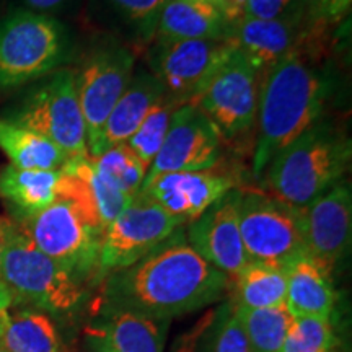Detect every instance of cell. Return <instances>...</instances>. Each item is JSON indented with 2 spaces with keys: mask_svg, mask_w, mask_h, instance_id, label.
<instances>
[{
  "mask_svg": "<svg viewBox=\"0 0 352 352\" xmlns=\"http://www.w3.org/2000/svg\"><path fill=\"white\" fill-rule=\"evenodd\" d=\"M230 277L202 259L188 243L184 228L101 284V307L171 321L219 302Z\"/></svg>",
  "mask_w": 352,
  "mask_h": 352,
  "instance_id": "cell-1",
  "label": "cell"
},
{
  "mask_svg": "<svg viewBox=\"0 0 352 352\" xmlns=\"http://www.w3.org/2000/svg\"><path fill=\"white\" fill-rule=\"evenodd\" d=\"M315 57L296 50L263 77L253 152V173L258 178L285 145L323 120L334 82Z\"/></svg>",
  "mask_w": 352,
  "mask_h": 352,
  "instance_id": "cell-2",
  "label": "cell"
},
{
  "mask_svg": "<svg viewBox=\"0 0 352 352\" xmlns=\"http://www.w3.org/2000/svg\"><path fill=\"white\" fill-rule=\"evenodd\" d=\"M351 157V139L323 118L272 158L266 168L270 195L290 208L305 209L341 182Z\"/></svg>",
  "mask_w": 352,
  "mask_h": 352,
  "instance_id": "cell-3",
  "label": "cell"
},
{
  "mask_svg": "<svg viewBox=\"0 0 352 352\" xmlns=\"http://www.w3.org/2000/svg\"><path fill=\"white\" fill-rule=\"evenodd\" d=\"M2 283L20 300L47 315L72 316L87 300L85 284L39 252L15 222L2 219Z\"/></svg>",
  "mask_w": 352,
  "mask_h": 352,
  "instance_id": "cell-4",
  "label": "cell"
},
{
  "mask_svg": "<svg viewBox=\"0 0 352 352\" xmlns=\"http://www.w3.org/2000/svg\"><path fill=\"white\" fill-rule=\"evenodd\" d=\"M69 51L64 26L33 10L0 20V90L39 80L64 63Z\"/></svg>",
  "mask_w": 352,
  "mask_h": 352,
  "instance_id": "cell-5",
  "label": "cell"
},
{
  "mask_svg": "<svg viewBox=\"0 0 352 352\" xmlns=\"http://www.w3.org/2000/svg\"><path fill=\"white\" fill-rule=\"evenodd\" d=\"M39 252L83 284L100 280L103 230L70 199H57L46 209L16 222Z\"/></svg>",
  "mask_w": 352,
  "mask_h": 352,
  "instance_id": "cell-6",
  "label": "cell"
},
{
  "mask_svg": "<svg viewBox=\"0 0 352 352\" xmlns=\"http://www.w3.org/2000/svg\"><path fill=\"white\" fill-rule=\"evenodd\" d=\"M7 114L16 122L50 139L72 158L88 155L85 121L78 101L77 70L56 69Z\"/></svg>",
  "mask_w": 352,
  "mask_h": 352,
  "instance_id": "cell-7",
  "label": "cell"
},
{
  "mask_svg": "<svg viewBox=\"0 0 352 352\" xmlns=\"http://www.w3.org/2000/svg\"><path fill=\"white\" fill-rule=\"evenodd\" d=\"M239 226L248 261L287 267L305 254L302 210L261 191L239 195Z\"/></svg>",
  "mask_w": 352,
  "mask_h": 352,
  "instance_id": "cell-8",
  "label": "cell"
},
{
  "mask_svg": "<svg viewBox=\"0 0 352 352\" xmlns=\"http://www.w3.org/2000/svg\"><path fill=\"white\" fill-rule=\"evenodd\" d=\"M261 82L259 70L232 50L192 103L208 114L222 140L239 139L256 124Z\"/></svg>",
  "mask_w": 352,
  "mask_h": 352,
  "instance_id": "cell-9",
  "label": "cell"
},
{
  "mask_svg": "<svg viewBox=\"0 0 352 352\" xmlns=\"http://www.w3.org/2000/svg\"><path fill=\"white\" fill-rule=\"evenodd\" d=\"M182 227H184L182 220L166 212L142 192L135 195L129 206L103 230L100 280L109 272L124 270L147 256Z\"/></svg>",
  "mask_w": 352,
  "mask_h": 352,
  "instance_id": "cell-10",
  "label": "cell"
},
{
  "mask_svg": "<svg viewBox=\"0 0 352 352\" xmlns=\"http://www.w3.org/2000/svg\"><path fill=\"white\" fill-rule=\"evenodd\" d=\"M135 56L120 44L100 46L77 70L78 101L85 121L88 157H95L107 120L134 76Z\"/></svg>",
  "mask_w": 352,
  "mask_h": 352,
  "instance_id": "cell-11",
  "label": "cell"
},
{
  "mask_svg": "<svg viewBox=\"0 0 352 352\" xmlns=\"http://www.w3.org/2000/svg\"><path fill=\"white\" fill-rule=\"evenodd\" d=\"M230 52L223 39H155L148 64L166 98L184 104L195 101Z\"/></svg>",
  "mask_w": 352,
  "mask_h": 352,
  "instance_id": "cell-12",
  "label": "cell"
},
{
  "mask_svg": "<svg viewBox=\"0 0 352 352\" xmlns=\"http://www.w3.org/2000/svg\"><path fill=\"white\" fill-rule=\"evenodd\" d=\"M220 153L222 138L217 127L197 104L184 103L175 109L164 144L148 166L144 183L158 175L214 168Z\"/></svg>",
  "mask_w": 352,
  "mask_h": 352,
  "instance_id": "cell-13",
  "label": "cell"
},
{
  "mask_svg": "<svg viewBox=\"0 0 352 352\" xmlns=\"http://www.w3.org/2000/svg\"><path fill=\"white\" fill-rule=\"evenodd\" d=\"M302 232L308 256L334 274L352 233V192L344 178L302 209Z\"/></svg>",
  "mask_w": 352,
  "mask_h": 352,
  "instance_id": "cell-14",
  "label": "cell"
},
{
  "mask_svg": "<svg viewBox=\"0 0 352 352\" xmlns=\"http://www.w3.org/2000/svg\"><path fill=\"white\" fill-rule=\"evenodd\" d=\"M239 188L232 189L199 217L186 223L184 230L189 246L230 279L248 263L239 226Z\"/></svg>",
  "mask_w": 352,
  "mask_h": 352,
  "instance_id": "cell-15",
  "label": "cell"
},
{
  "mask_svg": "<svg viewBox=\"0 0 352 352\" xmlns=\"http://www.w3.org/2000/svg\"><path fill=\"white\" fill-rule=\"evenodd\" d=\"M324 30L327 23H285L243 16L228 23L223 41L245 56L264 77L279 60L292 51L303 50Z\"/></svg>",
  "mask_w": 352,
  "mask_h": 352,
  "instance_id": "cell-16",
  "label": "cell"
},
{
  "mask_svg": "<svg viewBox=\"0 0 352 352\" xmlns=\"http://www.w3.org/2000/svg\"><path fill=\"white\" fill-rule=\"evenodd\" d=\"M236 188L235 176L209 168L158 175L144 183L139 192L186 226Z\"/></svg>",
  "mask_w": 352,
  "mask_h": 352,
  "instance_id": "cell-17",
  "label": "cell"
},
{
  "mask_svg": "<svg viewBox=\"0 0 352 352\" xmlns=\"http://www.w3.org/2000/svg\"><path fill=\"white\" fill-rule=\"evenodd\" d=\"M170 321L101 307L88 329L91 352H164Z\"/></svg>",
  "mask_w": 352,
  "mask_h": 352,
  "instance_id": "cell-18",
  "label": "cell"
},
{
  "mask_svg": "<svg viewBox=\"0 0 352 352\" xmlns=\"http://www.w3.org/2000/svg\"><path fill=\"white\" fill-rule=\"evenodd\" d=\"M164 96V87L152 72H134L124 94L109 113L95 157L108 148L126 144Z\"/></svg>",
  "mask_w": 352,
  "mask_h": 352,
  "instance_id": "cell-19",
  "label": "cell"
},
{
  "mask_svg": "<svg viewBox=\"0 0 352 352\" xmlns=\"http://www.w3.org/2000/svg\"><path fill=\"white\" fill-rule=\"evenodd\" d=\"M285 307L292 316H333L338 302L333 274L305 253L285 267Z\"/></svg>",
  "mask_w": 352,
  "mask_h": 352,
  "instance_id": "cell-20",
  "label": "cell"
},
{
  "mask_svg": "<svg viewBox=\"0 0 352 352\" xmlns=\"http://www.w3.org/2000/svg\"><path fill=\"white\" fill-rule=\"evenodd\" d=\"M63 170H23L7 165L0 170V197L16 219H25L60 199Z\"/></svg>",
  "mask_w": 352,
  "mask_h": 352,
  "instance_id": "cell-21",
  "label": "cell"
},
{
  "mask_svg": "<svg viewBox=\"0 0 352 352\" xmlns=\"http://www.w3.org/2000/svg\"><path fill=\"white\" fill-rule=\"evenodd\" d=\"M227 26L210 0H166L153 39H223Z\"/></svg>",
  "mask_w": 352,
  "mask_h": 352,
  "instance_id": "cell-22",
  "label": "cell"
},
{
  "mask_svg": "<svg viewBox=\"0 0 352 352\" xmlns=\"http://www.w3.org/2000/svg\"><path fill=\"white\" fill-rule=\"evenodd\" d=\"M0 349L3 352H65L56 323L34 308L0 314Z\"/></svg>",
  "mask_w": 352,
  "mask_h": 352,
  "instance_id": "cell-23",
  "label": "cell"
},
{
  "mask_svg": "<svg viewBox=\"0 0 352 352\" xmlns=\"http://www.w3.org/2000/svg\"><path fill=\"white\" fill-rule=\"evenodd\" d=\"M0 151L23 170H63L70 160L50 139L6 118L0 120Z\"/></svg>",
  "mask_w": 352,
  "mask_h": 352,
  "instance_id": "cell-24",
  "label": "cell"
},
{
  "mask_svg": "<svg viewBox=\"0 0 352 352\" xmlns=\"http://www.w3.org/2000/svg\"><path fill=\"white\" fill-rule=\"evenodd\" d=\"M230 285V302L235 307L254 310V308L285 305V292H287L285 267L248 261L239 274L232 277Z\"/></svg>",
  "mask_w": 352,
  "mask_h": 352,
  "instance_id": "cell-25",
  "label": "cell"
},
{
  "mask_svg": "<svg viewBox=\"0 0 352 352\" xmlns=\"http://www.w3.org/2000/svg\"><path fill=\"white\" fill-rule=\"evenodd\" d=\"M248 338L252 352H280L294 316L285 305L271 308H241L232 303Z\"/></svg>",
  "mask_w": 352,
  "mask_h": 352,
  "instance_id": "cell-26",
  "label": "cell"
},
{
  "mask_svg": "<svg viewBox=\"0 0 352 352\" xmlns=\"http://www.w3.org/2000/svg\"><path fill=\"white\" fill-rule=\"evenodd\" d=\"M178 107H182V104L164 96L160 101H157L155 107L145 116L142 124L138 127V131L126 142L131 152L147 166V170L152 165V162L155 160L157 153L160 151L162 144H164L170 127V120Z\"/></svg>",
  "mask_w": 352,
  "mask_h": 352,
  "instance_id": "cell-27",
  "label": "cell"
},
{
  "mask_svg": "<svg viewBox=\"0 0 352 352\" xmlns=\"http://www.w3.org/2000/svg\"><path fill=\"white\" fill-rule=\"evenodd\" d=\"M91 162L109 183L120 188L127 196L134 197L139 195L147 175V166L131 152L126 144L108 148L98 157H91Z\"/></svg>",
  "mask_w": 352,
  "mask_h": 352,
  "instance_id": "cell-28",
  "label": "cell"
},
{
  "mask_svg": "<svg viewBox=\"0 0 352 352\" xmlns=\"http://www.w3.org/2000/svg\"><path fill=\"white\" fill-rule=\"evenodd\" d=\"M333 316H294L280 352H336Z\"/></svg>",
  "mask_w": 352,
  "mask_h": 352,
  "instance_id": "cell-29",
  "label": "cell"
},
{
  "mask_svg": "<svg viewBox=\"0 0 352 352\" xmlns=\"http://www.w3.org/2000/svg\"><path fill=\"white\" fill-rule=\"evenodd\" d=\"M116 19L129 26L135 36L151 41L166 0H103Z\"/></svg>",
  "mask_w": 352,
  "mask_h": 352,
  "instance_id": "cell-30",
  "label": "cell"
},
{
  "mask_svg": "<svg viewBox=\"0 0 352 352\" xmlns=\"http://www.w3.org/2000/svg\"><path fill=\"white\" fill-rule=\"evenodd\" d=\"M212 352H252L248 338L230 300L215 310Z\"/></svg>",
  "mask_w": 352,
  "mask_h": 352,
  "instance_id": "cell-31",
  "label": "cell"
},
{
  "mask_svg": "<svg viewBox=\"0 0 352 352\" xmlns=\"http://www.w3.org/2000/svg\"><path fill=\"white\" fill-rule=\"evenodd\" d=\"M243 16L285 23H308L300 0H246Z\"/></svg>",
  "mask_w": 352,
  "mask_h": 352,
  "instance_id": "cell-32",
  "label": "cell"
},
{
  "mask_svg": "<svg viewBox=\"0 0 352 352\" xmlns=\"http://www.w3.org/2000/svg\"><path fill=\"white\" fill-rule=\"evenodd\" d=\"M215 311L179 340L173 352H212V329Z\"/></svg>",
  "mask_w": 352,
  "mask_h": 352,
  "instance_id": "cell-33",
  "label": "cell"
},
{
  "mask_svg": "<svg viewBox=\"0 0 352 352\" xmlns=\"http://www.w3.org/2000/svg\"><path fill=\"white\" fill-rule=\"evenodd\" d=\"M307 21L311 25L329 23L327 16V0H300Z\"/></svg>",
  "mask_w": 352,
  "mask_h": 352,
  "instance_id": "cell-34",
  "label": "cell"
},
{
  "mask_svg": "<svg viewBox=\"0 0 352 352\" xmlns=\"http://www.w3.org/2000/svg\"><path fill=\"white\" fill-rule=\"evenodd\" d=\"M245 3L246 0H220L219 8L226 16L227 23H232V21L240 20L243 16Z\"/></svg>",
  "mask_w": 352,
  "mask_h": 352,
  "instance_id": "cell-35",
  "label": "cell"
},
{
  "mask_svg": "<svg viewBox=\"0 0 352 352\" xmlns=\"http://www.w3.org/2000/svg\"><path fill=\"white\" fill-rule=\"evenodd\" d=\"M349 6L351 0H327V16L329 23L340 20L349 10Z\"/></svg>",
  "mask_w": 352,
  "mask_h": 352,
  "instance_id": "cell-36",
  "label": "cell"
},
{
  "mask_svg": "<svg viewBox=\"0 0 352 352\" xmlns=\"http://www.w3.org/2000/svg\"><path fill=\"white\" fill-rule=\"evenodd\" d=\"M25 2L33 12L43 13V12H51V10H56V8L63 7L67 0H25Z\"/></svg>",
  "mask_w": 352,
  "mask_h": 352,
  "instance_id": "cell-37",
  "label": "cell"
},
{
  "mask_svg": "<svg viewBox=\"0 0 352 352\" xmlns=\"http://www.w3.org/2000/svg\"><path fill=\"white\" fill-rule=\"evenodd\" d=\"M12 305H13V297L10 290H8L7 285L0 280V314L8 310V308H12Z\"/></svg>",
  "mask_w": 352,
  "mask_h": 352,
  "instance_id": "cell-38",
  "label": "cell"
},
{
  "mask_svg": "<svg viewBox=\"0 0 352 352\" xmlns=\"http://www.w3.org/2000/svg\"><path fill=\"white\" fill-rule=\"evenodd\" d=\"M2 256H3V235H2V219H0V280H2Z\"/></svg>",
  "mask_w": 352,
  "mask_h": 352,
  "instance_id": "cell-39",
  "label": "cell"
},
{
  "mask_svg": "<svg viewBox=\"0 0 352 352\" xmlns=\"http://www.w3.org/2000/svg\"><path fill=\"white\" fill-rule=\"evenodd\" d=\"M0 352H3V351H2V349H0Z\"/></svg>",
  "mask_w": 352,
  "mask_h": 352,
  "instance_id": "cell-40",
  "label": "cell"
}]
</instances>
